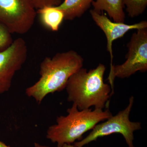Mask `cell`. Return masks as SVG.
Segmentation results:
<instances>
[{
  "instance_id": "obj_1",
  "label": "cell",
  "mask_w": 147,
  "mask_h": 147,
  "mask_svg": "<svg viewBox=\"0 0 147 147\" xmlns=\"http://www.w3.org/2000/svg\"><path fill=\"white\" fill-rule=\"evenodd\" d=\"M84 63L82 56L73 50L46 57L40 65L39 79L26 89V94L40 104L47 95L64 90L69 79Z\"/></svg>"
},
{
  "instance_id": "obj_2",
  "label": "cell",
  "mask_w": 147,
  "mask_h": 147,
  "mask_svg": "<svg viewBox=\"0 0 147 147\" xmlns=\"http://www.w3.org/2000/svg\"><path fill=\"white\" fill-rule=\"evenodd\" d=\"M105 70V65L100 63L89 71L82 67L71 75L65 88L69 102L80 110L109 106L112 90L110 85L104 83Z\"/></svg>"
},
{
  "instance_id": "obj_3",
  "label": "cell",
  "mask_w": 147,
  "mask_h": 147,
  "mask_svg": "<svg viewBox=\"0 0 147 147\" xmlns=\"http://www.w3.org/2000/svg\"><path fill=\"white\" fill-rule=\"evenodd\" d=\"M67 112L66 116L58 117L56 123L49 127L46 131V138L57 145L72 144L76 140L80 141L83 134L113 115L109 109L80 110L74 104Z\"/></svg>"
},
{
  "instance_id": "obj_4",
  "label": "cell",
  "mask_w": 147,
  "mask_h": 147,
  "mask_svg": "<svg viewBox=\"0 0 147 147\" xmlns=\"http://www.w3.org/2000/svg\"><path fill=\"white\" fill-rule=\"evenodd\" d=\"M134 102V97L129 98L128 105L124 110L115 116L98 123L95 126L90 134L84 139L74 143L75 147H83L85 145L96 141L98 138L108 136L115 133L120 134L123 136L128 147H134V131L142 129L141 123L131 121L129 115Z\"/></svg>"
},
{
  "instance_id": "obj_5",
  "label": "cell",
  "mask_w": 147,
  "mask_h": 147,
  "mask_svg": "<svg viewBox=\"0 0 147 147\" xmlns=\"http://www.w3.org/2000/svg\"><path fill=\"white\" fill-rule=\"evenodd\" d=\"M126 60L123 63L114 65L110 68L108 80L114 93V80L116 78L125 79L137 71L147 70V28L139 29L131 35L127 45Z\"/></svg>"
},
{
  "instance_id": "obj_6",
  "label": "cell",
  "mask_w": 147,
  "mask_h": 147,
  "mask_svg": "<svg viewBox=\"0 0 147 147\" xmlns=\"http://www.w3.org/2000/svg\"><path fill=\"white\" fill-rule=\"evenodd\" d=\"M37 14L33 0H0V22L11 34L28 33Z\"/></svg>"
},
{
  "instance_id": "obj_7",
  "label": "cell",
  "mask_w": 147,
  "mask_h": 147,
  "mask_svg": "<svg viewBox=\"0 0 147 147\" xmlns=\"http://www.w3.org/2000/svg\"><path fill=\"white\" fill-rule=\"evenodd\" d=\"M28 53L26 43L22 38H16L0 52V95L10 89L14 75L26 61Z\"/></svg>"
},
{
  "instance_id": "obj_8",
  "label": "cell",
  "mask_w": 147,
  "mask_h": 147,
  "mask_svg": "<svg viewBox=\"0 0 147 147\" xmlns=\"http://www.w3.org/2000/svg\"><path fill=\"white\" fill-rule=\"evenodd\" d=\"M93 20L105 34L107 39V50L110 53L111 62L110 68L113 65V42L121 38L129 31L147 28V21H142L133 24L112 21L103 14L98 13L93 9L90 11Z\"/></svg>"
},
{
  "instance_id": "obj_9",
  "label": "cell",
  "mask_w": 147,
  "mask_h": 147,
  "mask_svg": "<svg viewBox=\"0 0 147 147\" xmlns=\"http://www.w3.org/2000/svg\"><path fill=\"white\" fill-rule=\"evenodd\" d=\"M93 10L98 13L105 11L113 21L124 23L125 13L122 0H94Z\"/></svg>"
},
{
  "instance_id": "obj_10",
  "label": "cell",
  "mask_w": 147,
  "mask_h": 147,
  "mask_svg": "<svg viewBox=\"0 0 147 147\" xmlns=\"http://www.w3.org/2000/svg\"><path fill=\"white\" fill-rule=\"evenodd\" d=\"M94 0H64L56 6L64 15V20L72 21L80 18L92 4Z\"/></svg>"
},
{
  "instance_id": "obj_11",
  "label": "cell",
  "mask_w": 147,
  "mask_h": 147,
  "mask_svg": "<svg viewBox=\"0 0 147 147\" xmlns=\"http://www.w3.org/2000/svg\"><path fill=\"white\" fill-rule=\"evenodd\" d=\"M40 19L44 26L53 32L58 31L64 20V15L56 6H47L37 10Z\"/></svg>"
},
{
  "instance_id": "obj_12",
  "label": "cell",
  "mask_w": 147,
  "mask_h": 147,
  "mask_svg": "<svg viewBox=\"0 0 147 147\" xmlns=\"http://www.w3.org/2000/svg\"><path fill=\"white\" fill-rule=\"evenodd\" d=\"M124 6L126 7L128 16L134 18L141 15L146 10L147 0H122Z\"/></svg>"
},
{
  "instance_id": "obj_13",
  "label": "cell",
  "mask_w": 147,
  "mask_h": 147,
  "mask_svg": "<svg viewBox=\"0 0 147 147\" xmlns=\"http://www.w3.org/2000/svg\"><path fill=\"white\" fill-rule=\"evenodd\" d=\"M11 34L0 22V52L9 47L13 41Z\"/></svg>"
},
{
  "instance_id": "obj_14",
  "label": "cell",
  "mask_w": 147,
  "mask_h": 147,
  "mask_svg": "<svg viewBox=\"0 0 147 147\" xmlns=\"http://www.w3.org/2000/svg\"><path fill=\"white\" fill-rule=\"evenodd\" d=\"M36 10L47 6H57L62 2V0H33Z\"/></svg>"
},
{
  "instance_id": "obj_15",
  "label": "cell",
  "mask_w": 147,
  "mask_h": 147,
  "mask_svg": "<svg viewBox=\"0 0 147 147\" xmlns=\"http://www.w3.org/2000/svg\"><path fill=\"white\" fill-rule=\"evenodd\" d=\"M34 147H49L47 146H43L37 143H34ZM57 147H75L74 144H63L61 145H57Z\"/></svg>"
},
{
  "instance_id": "obj_16",
  "label": "cell",
  "mask_w": 147,
  "mask_h": 147,
  "mask_svg": "<svg viewBox=\"0 0 147 147\" xmlns=\"http://www.w3.org/2000/svg\"><path fill=\"white\" fill-rule=\"evenodd\" d=\"M0 147H11L0 140Z\"/></svg>"
}]
</instances>
